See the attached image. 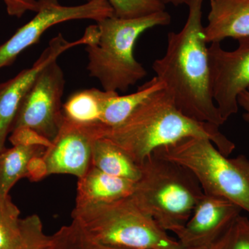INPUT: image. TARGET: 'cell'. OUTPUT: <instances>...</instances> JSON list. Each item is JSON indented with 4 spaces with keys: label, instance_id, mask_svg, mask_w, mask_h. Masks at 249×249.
Wrapping results in <instances>:
<instances>
[{
    "label": "cell",
    "instance_id": "1",
    "mask_svg": "<svg viewBox=\"0 0 249 249\" xmlns=\"http://www.w3.org/2000/svg\"><path fill=\"white\" fill-rule=\"evenodd\" d=\"M203 1L186 0V23L178 32L168 34L166 52L152 69L178 110L195 120L220 126L225 122L213 97Z\"/></svg>",
    "mask_w": 249,
    "mask_h": 249
},
{
    "label": "cell",
    "instance_id": "2",
    "mask_svg": "<svg viewBox=\"0 0 249 249\" xmlns=\"http://www.w3.org/2000/svg\"><path fill=\"white\" fill-rule=\"evenodd\" d=\"M219 128L216 124L195 120L183 114L163 88L144 101L122 124L114 127L106 126L103 138L120 147L141 165L159 147L186 137L209 139L228 157L235 145Z\"/></svg>",
    "mask_w": 249,
    "mask_h": 249
},
{
    "label": "cell",
    "instance_id": "3",
    "mask_svg": "<svg viewBox=\"0 0 249 249\" xmlns=\"http://www.w3.org/2000/svg\"><path fill=\"white\" fill-rule=\"evenodd\" d=\"M170 22L171 16L165 11L132 19L112 16L98 21L97 40L85 48L90 76L105 91L126 92L147 75L145 67L134 58L137 40L148 29Z\"/></svg>",
    "mask_w": 249,
    "mask_h": 249
},
{
    "label": "cell",
    "instance_id": "4",
    "mask_svg": "<svg viewBox=\"0 0 249 249\" xmlns=\"http://www.w3.org/2000/svg\"><path fill=\"white\" fill-rule=\"evenodd\" d=\"M140 166L131 196L160 229L176 235L204 196L199 181L188 168L154 154Z\"/></svg>",
    "mask_w": 249,
    "mask_h": 249
},
{
    "label": "cell",
    "instance_id": "5",
    "mask_svg": "<svg viewBox=\"0 0 249 249\" xmlns=\"http://www.w3.org/2000/svg\"><path fill=\"white\" fill-rule=\"evenodd\" d=\"M75 221L96 242L122 249H170L180 247L132 196L108 202L76 205Z\"/></svg>",
    "mask_w": 249,
    "mask_h": 249
},
{
    "label": "cell",
    "instance_id": "6",
    "mask_svg": "<svg viewBox=\"0 0 249 249\" xmlns=\"http://www.w3.org/2000/svg\"><path fill=\"white\" fill-rule=\"evenodd\" d=\"M152 154L188 168L204 194L225 198L249 213V160L245 155L229 159L201 137H186Z\"/></svg>",
    "mask_w": 249,
    "mask_h": 249
},
{
    "label": "cell",
    "instance_id": "7",
    "mask_svg": "<svg viewBox=\"0 0 249 249\" xmlns=\"http://www.w3.org/2000/svg\"><path fill=\"white\" fill-rule=\"evenodd\" d=\"M65 86V75L57 60L46 67L21 103L10 134L27 131L50 144L63 123Z\"/></svg>",
    "mask_w": 249,
    "mask_h": 249
},
{
    "label": "cell",
    "instance_id": "8",
    "mask_svg": "<svg viewBox=\"0 0 249 249\" xmlns=\"http://www.w3.org/2000/svg\"><path fill=\"white\" fill-rule=\"evenodd\" d=\"M106 125L78 124L64 116L58 133L38 160L32 178L51 175H71L78 178L91 165L93 144L103 138Z\"/></svg>",
    "mask_w": 249,
    "mask_h": 249
},
{
    "label": "cell",
    "instance_id": "9",
    "mask_svg": "<svg viewBox=\"0 0 249 249\" xmlns=\"http://www.w3.org/2000/svg\"><path fill=\"white\" fill-rule=\"evenodd\" d=\"M36 13L32 19L0 45V69L11 65L19 54L37 43L53 26L78 19H92L97 22L114 16V10L107 0H88L77 6H62L59 0H39Z\"/></svg>",
    "mask_w": 249,
    "mask_h": 249
},
{
    "label": "cell",
    "instance_id": "10",
    "mask_svg": "<svg viewBox=\"0 0 249 249\" xmlns=\"http://www.w3.org/2000/svg\"><path fill=\"white\" fill-rule=\"evenodd\" d=\"M237 41L231 52L219 42L209 47L213 97L224 122L238 111L237 97L249 87V37Z\"/></svg>",
    "mask_w": 249,
    "mask_h": 249
},
{
    "label": "cell",
    "instance_id": "11",
    "mask_svg": "<svg viewBox=\"0 0 249 249\" xmlns=\"http://www.w3.org/2000/svg\"><path fill=\"white\" fill-rule=\"evenodd\" d=\"M96 35V30L92 26L87 28L83 37L72 42L66 40L62 34H58L51 40L32 67L19 72L9 81L0 84V152L6 148V139L21 103L42 70L56 61L58 57L69 49L92 43Z\"/></svg>",
    "mask_w": 249,
    "mask_h": 249
},
{
    "label": "cell",
    "instance_id": "12",
    "mask_svg": "<svg viewBox=\"0 0 249 249\" xmlns=\"http://www.w3.org/2000/svg\"><path fill=\"white\" fill-rule=\"evenodd\" d=\"M242 209L232 201L204 193L191 217L176 234L182 248L209 249L220 238Z\"/></svg>",
    "mask_w": 249,
    "mask_h": 249
},
{
    "label": "cell",
    "instance_id": "13",
    "mask_svg": "<svg viewBox=\"0 0 249 249\" xmlns=\"http://www.w3.org/2000/svg\"><path fill=\"white\" fill-rule=\"evenodd\" d=\"M204 34L211 44L249 37V0H211Z\"/></svg>",
    "mask_w": 249,
    "mask_h": 249
},
{
    "label": "cell",
    "instance_id": "14",
    "mask_svg": "<svg viewBox=\"0 0 249 249\" xmlns=\"http://www.w3.org/2000/svg\"><path fill=\"white\" fill-rule=\"evenodd\" d=\"M134 181L117 178L91 165L86 173L78 178L76 205L118 200L132 196Z\"/></svg>",
    "mask_w": 249,
    "mask_h": 249
},
{
    "label": "cell",
    "instance_id": "15",
    "mask_svg": "<svg viewBox=\"0 0 249 249\" xmlns=\"http://www.w3.org/2000/svg\"><path fill=\"white\" fill-rule=\"evenodd\" d=\"M45 146L35 144L16 143L0 152V195H9L20 178H30Z\"/></svg>",
    "mask_w": 249,
    "mask_h": 249
},
{
    "label": "cell",
    "instance_id": "16",
    "mask_svg": "<svg viewBox=\"0 0 249 249\" xmlns=\"http://www.w3.org/2000/svg\"><path fill=\"white\" fill-rule=\"evenodd\" d=\"M164 85L154 77L139 87L136 92L120 95L116 91H107L103 103L101 124L107 127H114L124 122L134 110L153 93L163 89Z\"/></svg>",
    "mask_w": 249,
    "mask_h": 249
},
{
    "label": "cell",
    "instance_id": "17",
    "mask_svg": "<svg viewBox=\"0 0 249 249\" xmlns=\"http://www.w3.org/2000/svg\"><path fill=\"white\" fill-rule=\"evenodd\" d=\"M91 165L98 170L117 178L138 181L141 166L119 146L106 138L98 139L93 144Z\"/></svg>",
    "mask_w": 249,
    "mask_h": 249
},
{
    "label": "cell",
    "instance_id": "18",
    "mask_svg": "<svg viewBox=\"0 0 249 249\" xmlns=\"http://www.w3.org/2000/svg\"><path fill=\"white\" fill-rule=\"evenodd\" d=\"M107 91L96 88L73 93L62 106L63 115L78 124L101 123L103 103Z\"/></svg>",
    "mask_w": 249,
    "mask_h": 249
},
{
    "label": "cell",
    "instance_id": "19",
    "mask_svg": "<svg viewBox=\"0 0 249 249\" xmlns=\"http://www.w3.org/2000/svg\"><path fill=\"white\" fill-rule=\"evenodd\" d=\"M45 249H122L102 245L91 238L79 224L72 220L49 236Z\"/></svg>",
    "mask_w": 249,
    "mask_h": 249
},
{
    "label": "cell",
    "instance_id": "20",
    "mask_svg": "<svg viewBox=\"0 0 249 249\" xmlns=\"http://www.w3.org/2000/svg\"><path fill=\"white\" fill-rule=\"evenodd\" d=\"M19 210L9 195H0V249H19L22 243Z\"/></svg>",
    "mask_w": 249,
    "mask_h": 249
},
{
    "label": "cell",
    "instance_id": "21",
    "mask_svg": "<svg viewBox=\"0 0 249 249\" xmlns=\"http://www.w3.org/2000/svg\"><path fill=\"white\" fill-rule=\"evenodd\" d=\"M114 10V16L132 19L165 11L161 0H107Z\"/></svg>",
    "mask_w": 249,
    "mask_h": 249
},
{
    "label": "cell",
    "instance_id": "22",
    "mask_svg": "<svg viewBox=\"0 0 249 249\" xmlns=\"http://www.w3.org/2000/svg\"><path fill=\"white\" fill-rule=\"evenodd\" d=\"M209 249H249V219L238 216Z\"/></svg>",
    "mask_w": 249,
    "mask_h": 249
},
{
    "label": "cell",
    "instance_id": "23",
    "mask_svg": "<svg viewBox=\"0 0 249 249\" xmlns=\"http://www.w3.org/2000/svg\"><path fill=\"white\" fill-rule=\"evenodd\" d=\"M22 243L19 249H45L49 236L44 232L40 217L34 214L21 219Z\"/></svg>",
    "mask_w": 249,
    "mask_h": 249
},
{
    "label": "cell",
    "instance_id": "24",
    "mask_svg": "<svg viewBox=\"0 0 249 249\" xmlns=\"http://www.w3.org/2000/svg\"><path fill=\"white\" fill-rule=\"evenodd\" d=\"M6 6L8 14L20 18L27 11L37 12L39 0H3Z\"/></svg>",
    "mask_w": 249,
    "mask_h": 249
},
{
    "label": "cell",
    "instance_id": "25",
    "mask_svg": "<svg viewBox=\"0 0 249 249\" xmlns=\"http://www.w3.org/2000/svg\"><path fill=\"white\" fill-rule=\"evenodd\" d=\"M238 106L243 108L245 110L243 114V119L249 122V87L239 94L237 97Z\"/></svg>",
    "mask_w": 249,
    "mask_h": 249
},
{
    "label": "cell",
    "instance_id": "26",
    "mask_svg": "<svg viewBox=\"0 0 249 249\" xmlns=\"http://www.w3.org/2000/svg\"><path fill=\"white\" fill-rule=\"evenodd\" d=\"M161 1L165 5L173 4L175 6L186 4V0H161Z\"/></svg>",
    "mask_w": 249,
    "mask_h": 249
},
{
    "label": "cell",
    "instance_id": "27",
    "mask_svg": "<svg viewBox=\"0 0 249 249\" xmlns=\"http://www.w3.org/2000/svg\"><path fill=\"white\" fill-rule=\"evenodd\" d=\"M170 249H187L182 248V247H181V246H180V247H177V248Z\"/></svg>",
    "mask_w": 249,
    "mask_h": 249
}]
</instances>
